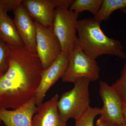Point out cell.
<instances>
[{"label": "cell", "instance_id": "obj_1", "mask_svg": "<svg viewBox=\"0 0 126 126\" xmlns=\"http://www.w3.org/2000/svg\"><path fill=\"white\" fill-rule=\"evenodd\" d=\"M8 46L9 67L0 75V108L15 109L33 97L44 69L37 55L24 46Z\"/></svg>", "mask_w": 126, "mask_h": 126}, {"label": "cell", "instance_id": "obj_2", "mask_svg": "<svg viewBox=\"0 0 126 126\" xmlns=\"http://www.w3.org/2000/svg\"><path fill=\"white\" fill-rule=\"evenodd\" d=\"M100 24L91 17L79 20L75 46L94 59L104 55L126 59L121 43L107 36L102 30Z\"/></svg>", "mask_w": 126, "mask_h": 126}, {"label": "cell", "instance_id": "obj_3", "mask_svg": "<svg viewBox=\"0 0 126 126\" xmlns=\"http://www.w3.org/2000/svg\"><path fill=\"white\" fill-rule=\"evenodd\" d=\"M87 79H79L72 89L63 93L58 102L59 116L61 121L67 124L70 118L79 117L89 107L90 103Z\"/></svg>", "mask_w": 126, "mask_h": 126}, {"label": "cell", "instance_id": "obj_4", "mask_svg": "<svg viewBox=\"0 0 126 126\" xmlns=\"http://www.w3.org/2000/svg\"><path fill=\"white\" fill-rule=\"evenodd\" d=\"M100 71L96 59L75 46L69 53L67 67L61 79L64 82L73 84L82 78L94 82L99 78Z\"/></svg>", "mask_w": 126, "mask_h": 126}, {"label": "cell", "instance_id": "obj_5", "mask_svg": "<svg viewBox=\"0 0 126 126\" xmlns=\"http://www.w3.org/2000/svg\"><path fill=\"white\" fill-rule=\"evenodd\" d=\"M79 14L69 9L56 8L52 30L58 40L62 52L69 54L76 45Z\"/></svg>", "mask_w": 126, "mask_h": 126}, {"label": "cell", "instance_id": "obj_6", "mask_svg": "<svg viewBox=\"0 0 126 126\" xmlns=\"http://www.w3.org/2000/svg\"><path fill=\"white\" fill-rule=\"evenodd\" d=\"M99 95L103 103L100 118L115 125L125 124L123 114L124 104L116 90L103 81H99Z\"/></svg>", "mask_w": 126, "mask_h": 126}, {"label": "cell", "instance_id": "obj_7", "mask_svg": "<svg viewBox=\"0 0 126 126\" xmlns=\"http://www.w3.org/2000/svg\"><path fill=\"white\" fill-rule=\"evenodd\" d=\"M35 25L36 55L44 70H45L61 53V46L52 29L44 27L36 23Z\"/></svg>", "mask_w": 126, "mask_h": 126}, {"label": "cell", "instance_id": "obj_8", "mask_svg": "<svg viewBox=\"0 0 126 126\" xmlns=\"http://www.w3.org/2000/svg\"><path fill=\"white\" fill-rule=\"evenodd\" d=\"M68 63V54L61 52L55 61L43 70L40 82L34 96L36 106H40L43 103L48 91L60 79L62 78Z\"/></svg>", "mask_w": 126, "mask_h": 126}, {"label": "cell", "instance_id": "obj_9", "mask_svg": "<svg viewBox=\"0 0 126 126\" xmlns=\"http://www.w3.org/2000/svg\"><path fill=\"white\" fill-rule=\"evenodd\" d=\"M14 20L24 46L30 52L36 54V26L23 4L13 11Z\"/></svg>", "mask_w": 126, "mask_h": 126}, {"label": "cell", "instance_id": "obj_10", "mask_svg": "<svg viewBox=\"0 0 126 126\" xmlns=\"http://www.w3.org/2000/svg\"><path fill=\"white\" fill-rule=\"evenodd\" d=\"M37 109L34 97L16 109L0 108V120L6 126H32V119Z\"/></svg>", "mask_w": 126, "mask_h": 126}, {"label": "cell", "instance_id": "obj_11", "mask_svg": "<svg viewBox=\"0 0 126 126\" xmlns=\"http://www.w3.org/2000/svg\"><path fill=\"white\" fill-rule=\"evenodd\" d=\"M22 4L35 23L52 29L56 9L53 0H24Z\"/></svg>", "mask_w": 126, "mask_h": 126}, {"label": "cell", "instance_id": "obj_12", "mask_svg": "<svg viewBox=\"0 0 126 126\" xmlns=\"http://www.w3.org/2000/svg\"><path fill=\"white\" fill-rule=\"evenodd\" d=\"M59 96L55 94L47 101L38 106L32 119V126H67L60 118L58 109Z\"/></svg>", "mask_w": 126, "mask_h": 126}, {"label": "cell", "instance_id": "obj_13", "mask_svg": "<svg viewBox=\"0 0 126 126\" xmlns=\"http://www.w3.org/2000/svg\"><path fill=\"white\" fill-rule=\"evenodd\" d=\"M0 40L9 46H24L14 19L5 12L0 14Z\"/></svg>", "mask_w": 126, "mask_h": 126}, {"label": "cell", "instance_id": "obj_14", "mask_svg": "<svg viewBox=\"0 0 126 126\" xmlns=\"http://www.w3.org/2000/svg\"><path fill=\"white\" fill-rule=\"evenodd\" d=\"M126 7V0H103L99 11L94 19L101 23L108 20L114 11Z\"/></svg>", "mask_w": 126, "mask_h": 126}, {"label": "cell", "instance_id": "obj_15", "mask_svg": "<svg viewBox=\"0 0 126 126\" xmlns=\"http://www.w3.org/2000/svg\"><path fill=\"white\" fill-rule=\"evenodd\" d=\"M103 0H75L69 10L78 14L84 11L89 12L94 16L99 11Z\"/></svg>", "mask_w": 126, "mask_h": 126}, {"label": "cell", "instance_id": "obj_16", "mask_svg": "<svg viewBox=\"0 0 126 126\" xmlns=\"http://www.w3.org/2000/svg\"><path fill=\"white\" fill-rule=\"evenodd\" d=\"M101 108L89 107L79 117L75 119V126H94V121L100 115Z\"/></svg>", "mask_w": 126, "mask_h": 126}, {"label": "cell", "instance_id": "obj_17", "mask_svg": "<svg viewBox=\"0 0 126 126\" xmlns=\"http://www.w3.org/2000/svg\"><path fill=\"white\" fill-rule=\"evenodd\" d=\"M111 86L119 94L124 106H126V60L124 67L121 71L120 78Z\"/></svg>", "mask_w": 126, "mask_h": 126}, {"label": "cell", "instance_id": "obj_18", "mask_svg": "<svg viewBox=\"0 0 126 126\" xmlns=\"http://www.w3.org/2000/svg\"><path fill=\"white\" fill-rule=\"evenodd\" d=\"M9 53V46L0 40V75L4 74L8 69Z\"/></svg>", "mask_w": 126, "mask_h": 126}, {"label": "cell", "instance_id": "obj_19", "mask_svg": "<svg viewBox=\"0 0 126 126\" xmlns=\"http://www.w3.org/2000/svg\"><path fill=\"white\" fill-rule=\"evenodd\" d=\"M56 8L69 9L74 0H53Z\"/></svg>", "mask_w": 126, "mask_h": 126}, {"label": "cell", "instance_id": "obj_20", "mask_svg": "<svg viewBox=\"0 0 126 126\" xmlns=\"http://www.w3.org/2000/svg\"><path fill=\"white\" fill-rule=\"evenodd\" d=\"M5 12H7L8 11L5 5L4 0H0V14Z\"/></svg>", "mask_w": 126, "mask_h": 126}, {"label": "cell", "instance_id": "obj_21", "mask_svg": "<svg viewBox=\"0 0 126 126\" xmlns=\"http://www.w3.org/2000/svg\"><path fill=\"white\" fill-rule=\"evenodd\" d=\"M96 126H107L106 122L100 117L97 120L96 122Z\"/></svg>", "mask_w": 126, "mask_h": 126}, {"label": "cell", "instance_id": "obj_22", "mask_svg": "<svg viewBox=\"0 0 126 126\" xmlns=\"http://www.w3.org/2000/svg\"><path fill=\"white\" fill-rule=\"evenodd\" d=\"M123 114L125 124H126V106H124L123 109Z\"/></svg>", "mask_w": 126, "mask_h": 126}, {"label": "cell", "instance_id": "obj_23", "mask_svg": "<svg viewBox=\"0 0 126 126\" xmlns=\"http://www.w3.org/2000/svg\"><path fill=\"white\" fill-rule=\"evenodd\" d=\"M106 122L107 126H126V124L120 125H115V124H111V123H109L107 122L106 121Z\"/></svg>", "mask_w": 126, "mask_h": 126}, {"label": "cell", "instance_id": "obj_24", "mask_svg": "<svg viewBox=\"0 0 126 126\" xmlns=\"http://www.w3.org/2000/svg\"><path fill=\"white\" fill-rule=\"evenodd\" d=\"M121 10V11L123 13H124V14H126V7L124 8V9H122V10Z\"/></svg>", "mask_w": 126, "mask_h": 126}, {"label": "cell", "instance_id": "obj_25", "mask_svg": "<svg viewBox=\"0 0 126 126\" xmlns=\"http://www.w3.org/2000/svg\"><path fill=\"white\" fill-rule=\"evenodd\" d=\"M1 121L0 120V124L1 123Z\"/></svg>", "mask_w": 126, "mask_h": 126}, {"label": "cell", "instance_id": "obj_26", "mask_svg": "<svg viewBox=\"0 0 126 126\" xmlns=\"http://www.w3.org/2000/svg\"><path fill=\"white\" fill-rule=\"evenodd\" d=\"M125 45H126V43H125Z\"/></svg>", "mask_w": 126, "mask_h": 126}]
</instances>
